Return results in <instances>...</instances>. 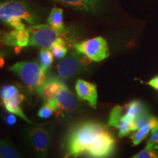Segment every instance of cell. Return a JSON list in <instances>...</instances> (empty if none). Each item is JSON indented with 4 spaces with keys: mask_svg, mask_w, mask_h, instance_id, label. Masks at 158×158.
<instances>
[{
    "mask_svg": "<svg viewBox=\"0 0 158 158\" xmlns=\"http://www.w3.org/2000/svg\"><path fill=\"white\" fill-rule=\"evenodd\" d=\"M130 158H158V151L149 146L146 145L143 149Z\"/></svg>",
    "mask_w": 158,
    "mask_h": 158,
    "instance_id": "21",
    "label": "cell"
},
{
    "mask_svg": "<svg viewBox=\"0 0 158 158\" xmlns=\"http://www.w3.org/2000/svg\"><path fill=\"white\" fill-rule=\"evenodd\" d=\"M75 88L77 97L80 100L88 102L91 107L96 108L98 104V89L95 84L78 79Z\"/></svg>",
    "mask_w": 158,
    "mask_h": 158,
    "instance_id": "11",
    "label": "cell"
},
{
    "mask_svg": "<svg viewBox=\"0 0 158 158\" xmlns=\"http://www.w3.org/2000/svg\"><path fill=\"white\" fill-rule=\"evenodd\" d=\"M19 94V89L13 85H4L1 89V98L2 100H9L13 97Z\"/></svg>",
    "mask_w": 158,
    "mask_h": 158,
    "instance_id": "20",
    "label": "cell"
},
{
    "mask_svg": "<svg viewBox=\"0 0 158 158\" xmlns=\"http://www.w3.org/2000/svg\"><path fill=\"white\" fill-rule=\"evenodd\" d=\"M147 145L152 147L153 149L158 150V129L152 130L150 133Z\"/></svg>",
    "mask_w": 158,
    "mask_h": 158,
    "instance_id": "23",
    "label": "cell"
},
{
    "mask_svg": "<svg viewBox=\"0 0 158 158\" xmlns=\"http://www.w3.org/2000/svg\"><path fill=\"white\" fill-rule=\"evenodd\" d=\"M29 31L27 29L23 30L14 29L7 32H3L1 36V41L5 45L23 48L29 45Z\"/></svg>",
    "mask_w": 158,
    "mask_h": 158,
    "instance_id": "12",
    "label": "cell"
},
{
    "mask_svg": "<svg viewBox=\"0 0 158 158\" xmlns=\"http://www.w3.org/2000/svg\"><path fill=\"white\" fill-rule=\"evenodd\" d=\"M54 55L50 49L41 48L39 54V64L45 73L48 72L54 62Z\"/></svg>",
    "mask_w": 158,
    "mask_h": 158,
    "instance_id": "18",
    "label": "cell"
},
{
    "mask_svg": "<svg viewBox=\"0 0 158 158\" xmlns=\"http://www.w3.org/2000/svg\"><path fill=\"white\" fill-rule=\"evenodd\" d=\"M29 31V46L51 49L59 40L63 38L60 32L48 24L31 25Z\"/></svg>",
    "mask_w": 158,
    "mask_h": 158,
    "instance_id": "6",
    "label": "cell"
},
{
    "mask_svg": "<svg viewBox=\"0 0 158 158\" xmlns=\"http://www.w3.org/2000/svg\"><path fill=\"white\" fill-rule=\"evenodd\" d=\"M38 94L57 115L73 113L80 107L78 99L59 78L47 79Z\"/></svg>",
    "mask_w": 158,
    "mask_h": 158,
    "instance_id": "2",
    "label": "cell"
},
{
    "mask_svg": "<svg viewBox=\"0 0 158 158\" xmlns=\"http://www.w3.org/2000/svg\"><path fill=\"white\" fill-rule=\"evenodd\" d=\"M124 111L135 120L136 118L149 113V110L144 102L140 100H133L124 106Z\"/></svg>",
    "mask_w": 158,
    "mask_h": 158,
    "instance_id": "16",
    "label": "cell"
},
{
    "mask_svg": "<svg viewBox=\"0 0 158 158\" xmlns=\"http://www.w3.org/2000/svg\"><path fill=\"white\" fill-rule=\"evenodd\" d=\"M59 5L83 13L96 15L102 10L105 0H51Z\"/></svg>",
    "mask_w": 158,
    "mask_h": 158,
    "instance_id": "10",
    "label": "cell"
},
{
    "mask_svg": "<svg viewBox=\"0 0 158 158\" xmlns=\"http://www.w3.org/2000/svg\"><path fill=\"white\" fill-rule=\"evenodd\" d=\"M47 23L61 34L65 33V27L63 20V10L55 7L51 10L47 19Z\"/></svg>",
    "mask_w": 158,
    "mask_h": 158,
    "instance_id": "15",
    "label": "cell"
},
{
    "mask_svg": "<svg viewBox=\"0 0 158 158\" xmlns=\"http://www.w3.org/2000/svg\"><path fill=\"white\" fill-rule=\"evenodd\" d=\"M62 148L64 158H111L116 140L106 124L87 120L70 128Z\"/></svg>",
    "mask_w": 158,
    "mask_h": 158,
    "instance_id": "1",
    "label": "cell"
},
{
    "mask_svg": "<svg viewBox=\"0 0 158 158\" xmlns=\"http://www.w3.org/2000/svg\"><path fill=\"white\" fill-rule=\"evenodd\" d=\"M148 84H149L150 86H152V88L158 90V76L155 77V78H153L152 79H151V80L148 82Z\"/></svg>",
    "mask_w": 158,
    "mask_h": 158,
    "instance_id": "25",
    "label": "cell"
},
{
    "mask_svg": "<svg viewBox=\"0 0 158 158\" xmlns=\"http://www.w3.org/2000/svg\"><path fill=\"white\" fill-rule=\"evenodd\" d=\"M22 81L31 92L38 93L47 81L46 73L35 62H20L8 68Z\"/></svg>",
    "mask_w": 158,
    "mask_h": 158,
    "instance_id": "5",
    "label": "cell"
},
{
    "mask_svg": "<svg viewBox=\"0 0 158 158\" xmlns=\"http://www.w3.org/2000/svg\"><path fill=\"white\" fill-rule=\"evenodd\" d=\"M25 100V96L22 94H18L17 95H15L9 100H3V105L4 107L7 111L10 113L15 114L20 116L21 118H22L23 120H25L26 122H27L28 123L33 124V122L31 121L30 119H29V118L25 115L23 113L22 108L21 107V104Z\"/></svg>",
    "mask_w": 158,
    "mask_h": 158,
    "instance_id": "13",
    "label": "cell"
},
{
    "mask_svg": "<svg viewBox=\"0 0 158 158\" xmlns=\"http://www.w3.org/2000/svg\"><path fill=\"white\" fill-rule=\"evenodd\" d=\"M51 53L54 55V58L56 59H62L66 56L68 53V48H67L66 43L64 40L62 38L59 40L51 49Z\"/></svg>",
    "mask_w": 158,
    "mask_h": 158,
    "instance_id": "19",
    "label": "cell"
},
{
    "mask_svg": "<svg viewBox=\"0 0 158 158\" xmlns=\"http://www.w3.org/2000/svg\"><path fill=\"white\" fill-rule=\"evenodd\" d=\"M134 119L124 111V107L116 106L110 111L108 125L116 127L118 130V136L123 138L133 132Z\"/></svg>",
    "mask_w": 158,
    "mask_h": 158,
    "instance_id": "9",
    "label": "cell"
},
{
    "mask_svg": "<svg viewBox=\"0 0 158 158\" xmlns=\"http://www.w3.org/2000/svg\"><path fill=\"white\" fill-rule=\"evenodd\" d=\"M0 156L1 158H23L11 142L5 139L0 143Z\"/></svg>",
    "mask_w": 158,
    "mask_h": 158,
    "instance_id": "17",
    "label": "cell"
},
{
    "mask_svg": "<svg viewBox=\"0 0 158 158\" xmlns=\"http://www.w3.org/2000/svg\"><path fill=\"white\" fill-rule=\"evenodd\" d=\"M74 48L78 52L94 62H101L110 55L107 41L102 37H94L75 43Z\"/></svg>",
    "mask_w": 158,
    "mask_h": 158,
    "instance_id": "7",
    "label": "cell"
},
{
    "mask_svg": "<svg viewBox=\"0 0 158 158\" xmlns=\"http://www.w3.org/2000/svg\"><path fill=\"white\" fill-rule=\"evenodd\" d=\"M23 138L36 158H48L52 138V130L49 126H28L23 130Z\"/></svg>",
    "mask_w": 158,
    "mask_h": 158,
    "instance_id": "4",
    "label": "cell"
},
{
    "mask_svg": "<svg viewBox=\"0 0 158 158\" xmlns=\"http://www.w3.org/2000/svg\"><path fill=\"white\" fill-rule=\"evenodd\" d=\"M157 129H158V118L155 116L150 123L134 131V133L130 136V138L133 142V145L137 146L140 144L143 140L149 135V133H152V130Z\"/></svg>",
    "mask_w": 158,
    "mask_h": 158,
    "instance_id": "14",
    "label": "cell"
},
{
    "mask_svg": "<svg viewBox=\"0 0 158 158\" xmlns=\"http://www.w3.org/2000/svg\"><path fill=\"white\" fill-rule=\"evenodd\" d=\"M54 113H55L54 109L49 105L45 103L44 106H43L42 107L40 108L37 115L40 118H48L51 117Z\"/></svg>",
    "mask_w": 158,
    "mask_h": 158,
    "instance_id": "22",
    "label": "cell"
},
{
    "mask_svg": "<svg viewBox=\"0 0 158 158\" xmlns=\"http://www.w3.org/2000/svg\"><path fill=\"white\" fill-rule=\"evenodd\" d=\"M0 19L2 22L17 30L26 29L22 20L29 24H37L39 18L30 6L21 0H7L0 5Z\"/></svg>",
    "mask_w": 158,
    "mask_h": 158,
    "instance_id": "3",
    "label": "cell"
},
{
    "mask_svg": "<svg viewBox=\"0 0 158 158\" xmlns=\"http://www.w3.org/2000/svg\"><path fill=\"white\" fill-rule=\"evenodd\" d=\"M17 118L15 117V114H8L7 116L5 117V122H7V124L8 125H13V124L16 123Z\"/></svg>",
    "mask_w": 158,
    "mask_h": 158,
    "instance_id": "24",
    "label": "cell"
},
{
    "mask_svg": "<svg viewBox=\"0 0 158 158\" xmlns=\"http://www.w3.org/2000/svg\"><path fill=\"white\" fill-rule=\"evenodd\" d=\"M90 60L78 51H74L63 59L56 66V71L61 78L70 79L82 73L86 70Z\"/></svg>",
    "mask_w": 158,
    "mask_h": 158,
    "instance_id": "8",
    "label": "cell"
}]
</instances>
